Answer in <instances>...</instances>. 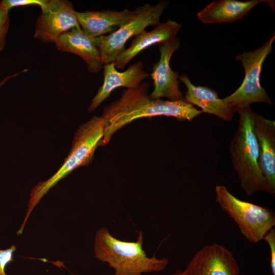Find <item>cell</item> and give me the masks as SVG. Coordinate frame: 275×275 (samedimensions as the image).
<instances>
[{"label":"cell","instance_id":"1","mask_svg":"<svg viewBox=\"0 0 275 275\" xmlns=\"http://www.w3.org/2000/svg\"><path fill=\"white\" fill-rule=\"evenodd\" d=\"M149 87L148 83L142 82L135 88L124 90L120 98L104 107L102 117L106 127L101 146L106 145L117 131L136 119L166 116L190 122L202 113L184 100L151 98Z\"/></svg>","mask_w":275,"mask_h":275},{"label":"cell","instance_id":"2","mask_svg":"<svg viewBox=\"0 0 275 275\" xmlns=\"http://www.w3.org/2000/svg\"><path fill=\"white\" fill-rule=\"evenodd\" d=\"M143 244L142 231L139 232L135 241H127L116 238L103 227L96 233L94 254L98 260L114 270L113 275H144L164 270L168 259L149 257Z\"/></svg>","mask_w":275,"mask_h":275},{"label":"cell","instance_id":"3","mask_svg":"<svg viewBox=\"0 0 275 275\" xmlns=\"http://www.w3.org/2000/svg\"><path fill=\"white\" fill-rule=\"evenodd\" d=\"M105 127L104 118L94 116L77 129L71 150L60 168L47 180L39 182L32 188L26 213L20 227L21 230H24L33 209L50 189L75 169L88 166L92 161L95 150L101 146Z\"/></svg>","mask_w":275,"mask_h":275},{"label":"cell","instance_id":"4","mask_svg":"<svg viewBox=\"0 0 275 275\" xmlns=\"http://www.w3.org/2000/svg\"><path fill=\"white\" fill-rule=\"evenodd\" d=\"M239 116L236 131L229 144V154L241 187L248 196L265 191V180L259 162V150L253 127L250 106L236 111Z\"/></svg>","mask_w":275,"mask_h":275},{"label":"cell","instance_id":"5","mask_svg":"<svg viewBox=\"0 0 275 275\" xmlns=\"http://www.w3.org/2000/svg\"><path fill=\"white\" fill-rule=\"evenodd\" d=\"M215 201L237 224L242 235L251 243L263 240L275 225L274 212L270 208L241 200L224 185L214 189Z\"/></svg>","mask_w":275,"mask_h":275},{"label":"cell","instance_id":"6","mask_svg":"<svg viewBox=\"0 0 275 275\" xmlns=\"http://www.w3.org/2000/svg\"><path fill=\"white\" fill-rule=\"evenodd\" d=\"M274 39L273 34L261 47L253 51H244L236 57V59L240 62L244 69V77L241 85L234 92L223 99L234 112L250 106L253 103H273L261 85L260 75L263 64L271 52Z\"/></svg>","mask_w":275,"mask_h":275},{"label":"cell","instance_id":"7","mask_svg":"<svg viewBox=\"0 0 275 275\" xmlns=\"http://www.w3.org/2000/svg\"><path fill=\"white\" fill-rule=\"evenodd\" d=\"M169 2L161 1L155 5L146 3L140 7L138 13L129 21L107 35L98 37L103 65L114 62L125 49L127 41L150 25L159 23L160 18Z\"/></svg>","mask_w":275,"mask_h":275},{"label":"cell","instance_id":"8","mask_svg":"<svg viewBox=\"0 0 275 275\" xmlns=\"http://www.w3.org/2000/svg\"><path fill=\"white\" fill-rule=\"evenodd\" d=\"M35 24L34 37L43 43H54L59 36L79 27L72 4L67 0H48Z\"/></svg>","mask_w":275,"mask_h":275},{"label":"cell","instance_id":"9","mask_svg":"<svg viewBox=\"0 0 275 275\" xmlns=\"http://www.w3.org/2000/svg\"><path fill=\"white\" fill-rule=\"evenodd\" d=\"M184 270L188 275H240V267L233 253L217 243L200 249Z\"/></svg>","mask_w":275,"mask_h":275},{"label":"cell","instance_id":"10","mask_svg":"<svg viewBox=\"0 0 275 275\" xmlns=\"http://www.w3.org/2000/svg\"><path fill=\"white\" fill-rule=\"evenodd\" d=\"M179 46L180 41L177 37L159 44L160 59L153 65L150 74L154 86L149 95L151 98L166 97L169 100H184L180 90L178 73L173 71L170 65L172 54Z\"/></svg>","mask_w":275,"mask_h":275},{"label":"cell","instance_id":"11","mask_svg":"<svg viewBox=\"0 0 275 275\" xmlns=\"http://www.w3.org/2000/svg\"><path fill=\"white\" fill-rule=\"evenodd\" d=\"M253 127L259 150V162L265 180V191L275 195V122L255 112Z\"/></svg>","mask_w":275,"mask_h":275},{"label":"cell","instance_id":"12","mask_svg":"<svg viewBox=\"0 0 275 275\" xmlns=\"http://www.w3.org/2000/svg\"><path fill=\"white\" fill-rule=\"evenodd\" d=\"M103 82L92 99L88 112L94 111L116 89L134 88L140 85L149 74L144 70L141 61L131 65L123 72L118 71L114 62L103 65Z\"/></svg>","mask_w":275,"mask_h":275},{"label":"cell","instance_id":"13","mask_svg":"<svg viewBox=\"0 0 275 275\" xmlns=\"http://www.w3.org/2000/svg\"><path fill=\"white\" fill-rule=\"evenodd\" d=\"M55 44L59 51L72 53L80 57L85 61L90 73H98L103 67L97 37L87 34L80 26L63 33Z\"/></svg>","mask_w":275,"mask_h":275},{"label":"cell","instance_id":"14","mask_svg":"<svg viewBox=\"0 0 275 275\" xmlns=\"http://www.w3.org/2000/svg\"><path fill=\"white\" fill-rule=\"evenodd\" d=\"M140 7L131 11L125 9L122 11L112 10L86 11L75 13L81 30L87 34L98 37L111 33L130 19L139 12Z\"/></svg>","mask_w":275,"mask_h":275},{"label":"cell","instance_id":"15","mask_svg":"<svg viewBox=\"0 0 275 275\" xmlns=\"http://www.w3.org/2000/svg\"><path fill=\"white\" fill-rule=\"evenodd\" d=\"M181 27V24L169 19L159 23L151 31L143 30L135 36L130 46L118 55L114 62L116 68L123 69L135 56L148 47L173 39Z\"/></svg>","mask_w":275,"mask_h":275},{"label":"cell","instance_id":"16","mask_svg":"<svg viewBox=\"0 0 275 275\" xmlns=\"http://www.w3.org/2000/svg\"><path fill=\"white\" fill-rule=\"evenodd\" d=\"M179 79L187 90L184 100L201 108L203 113L215 115L225 121H231L234 111L220 99L217 93L209 87L193 85L187 75L182 74Z\"/></svg>","mask_w":275,"mask_h":275},{"label":"cell","instance_id":"17","mask_svg":"<svg viewBox=\"0 0 275 275\" xmlns=\"http://www.w3.org/2000/svg\"><path fill=\"white\" fill-rule=\"evenodd\" d=\"M265 2L268 1H216L199 12L197 18L205 23L233 22L243 18L258 4Z\"/></svg>","mask_w":275,"mask_h":275},{"label":"cell","instance_id":"18","mask_svg":"<svg viewBox=\"0 0 275 275\" xmlns=\"http://www.w3.org/2000/svg\"><path fill=\"white\" fill-rule=\"evenodd\" d=\"M7 11L0 2V52L6 44V37L10 26V18Z\"/></svg>","mask_w":275,"mask_h":275},{"label":"cell","instance_id":"19","mask_svg":"<svg viewBox=\"0 0 275 275\" xmlns=\"http://www.w3.org/2000/svg\"><path fill=\"white\" fill-rule=\"evenodd\" d=\"M48 0H3L1 2L4 8L8 12L14 7L25 6H39L41 9Z\"/></svg>","mask_w":275,"mask_h":275},{"label":"cell","instance_id":"20","mask_svg":"<svg viewBox=\"0 0 275 275\" xmlns=\"http://www.w3.org/2000/svg\"><path fill=\"white\" fill-rule=\"evenodd\" d=\"M16 250L14 244L7 249H0V275H7L5 271L6 267L13 261L14 254Z\"/></svg>","mask_w":275,"mask_h":275},{"label":"cell","instance_id":"21","mask_svg":"<svg viewBox=\"0 0 275 275\" xmlns=\"http://www.w3.org/2000/svg\"><path fill=\"white\" fill-rule=\"evenodd\" d=\"M264 240L270 249V266L272 275H275V229H270L264 236Z\"/></svg>","mask_w":275,"mask_h":275},{"label":"cell","instance_id":"22","mask_svg":"<svg viewBox=\"0 0 275 275\" xmlns=\"http://www.w3.org/2000/svg\"><path fill=\"white\" fill-rule=\"evenodd\" d=\"M28 70V69H24L23 70L19 72H18V73H16L15 74H12V75H9L8 76H7L6 77H5L2 81H1L0 82V88L4 85L5 84V83L7 81H8L9 79L14 77H15L18 75H19L20 74H21V73H23L24 72H26Z\"/></svg>","mask_w":275,"mask_h":275},{"label":"cell","instance_id":"23","mask_svg":"<svg viewBox=\"0 0 275 275\" xmlns=\"http://www.w3.org/2000/svg\"><path fill=\"white\" fill-rule=\"evenodd\" d=\"M167 275H188L184 270L177 269L175 272Z\"/></svg>","mask_w":275,"mask_h":275}]
</instances>
